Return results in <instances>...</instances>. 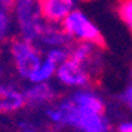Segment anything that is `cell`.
Segmentation results:
<instances>
[{
    "instance_id": "obj_1",
    "label": "cell",
    "mask_w": 132,
    "mask_h": 132,
    "mask_svg": "<svg viewBox=\"0 0 132 132\" xmlns=\"http://www.w3.org/2000/svg\"><path fill=\"white\" fill-rule=\"evenodd\" d=\"M12 16L20 38L36 44L39 34L47 23L41 16L39 0H15Z\"/></svg>"
},
{
    "instance_id": "obj_2",
    "label": "cell",
    "mask_w": 132,
    "mask_h": 132,
    "mask_svg": "<svg viewBox=\"0 0 132 132\" xmlns=\"http://www.w3.org/2000/svg\"><path fill=\"white\" fill-rule=\"evenodd\" d=\"M57 105L64 112L65 128L70 126L77 132H110V123L105 113L78 110L68 97L61 99L60 102H57Z\"/></svg>"
},
{
    "instance_id": "obj_3",
    "label": "cell",
    "mask_w": 132,
    "mask_h": 132,
    "mask_svg": "<svg viewBox=\"0 0 132 132\" xmlns=\"http://www.w3.org/2000/svg\"><path fill=\"white\" fill-rule=\"evenodd\" d=\"M61 28L71 39V42H94L103 45V36L99 26L81 9H74L62 20Z\"/></svg>"
},
{
    "instance_id": "obj_4",
    "label": "cell",
    "mask_w": 132,
    "mask_h": 132,
    "mask_svg": "<svg viewBox=\"0 0 132 132\" xmlns=\"http://www.w3.org/2000/svg\"><path fill=\"white\" fill-rule=\"evenodd\" d=\"M9 50H10V58L16 73L22 78L28 80L32 71L42 61L44 54L41 52V48L35 42H31L19 36L10 42Z\"/></svg>"
},
{
    "instance_id": "obj_5",
    "label": "cell",
    "mask_w": 132,
    "mask_h": 132,
    "mask_svg": "<svg viewBox=\"0 0 132 132\" xmlns=\"http://www.w3.org/2000/svg\"><path fill=\"white\" fill-rule=\"evenodd\" d=\"M103 45L94 42H71L70 58L80 62L93 77L103 68Z\"/></svg>"
},
{
    "instance_id": "obj_6",
    "label": "cell",
    "mask_w": 132,
    "mask_h": 132,
    "mask_svg": "<svg viewBox=\"0 0 132 132\" xmlns=\"http://www.w3.org/2000/svg\"><path fill=\"white\" fill-rule=\"evenodd\" d=\"M55 78L64 87H70V89L74 90L89 87L92 84V80H93V77L90 76L89 71L86 70L80 62H77L73 58L65 60L57 67Z\"/></svg>"
},
{
    "instance_id": "obj_7",
    "label": "cell",
    "mask_w": 132,
    "mask_h": 132,
    "mask_svg": "<svg viewBox=\"0 0 132 132\" xmlns=\"http://www.w3.org/2000/svg\"><path fill=\"white\" fill-rule=\"evenodd\" d=\"M78 0H39V10L42 19L48 23L61 25L62 20L77 9Z\"/></svg>"
},
{
    "instance_id": "obj_8",
    "label": "cell",
    "mask_w": 132,
    "mask_h": 132,
    "mask_svg": "<svg viewBox=\"0 0 132 132\" xmlns=\"http://www.w3.org/2000/svg\"><path fill=\"white\" fill-rule=\"evenodd\" d=\"M70 99L78 110H84V112H94V113H105L106 103L102 99L99 93H96L94 90L84 87V89H77L74 90L70 96H67Z\"/></svg>"
},
{
    "instance_id": "obj_9",
    "label": "cell",
    "mask_w": 132,
    "mask_h": 132,
    "mask_svg": "<svg viewBox=\"0 0 132 132\" xmlns=\"http://www.w3.org/2000/svg\"><path fill=\"white\" fill-rule=\"evenodd\" d=\"M23 96L26 106H50L57 99V90L50 83H31V86L23 90Z\"/></svg>"
},
{
    "instance_id": "obj_10",
    "label": "cell",
    "mask_w": 132,
    "mask_h": 132,
    "mask_svg": "<svg viewBox=\"0 0 132 132\" xmlns=\"http://www.w3.org/2000/svg\"><path fill=\"white\" fill-rule=\"evenodd\" d=\"M25 106L23 90L9 83H0V113H16Z\"/></svg>"
},
{
    "instance_id": "obj_11",
    "label": "cell",
    "mask_w": 132,
    "mask_h": 132,
    "mask_svg": "<svg viewBox=\"0 0 132 132\" xmlns=\"http://www.w3.org/2000/svg\"><path fill=\"white\" fill-rule=\"evenodd\" d=\"M36 45L39 48H52V47H68L71 45V39L67 36L61 25H52L45 23L44 29L41 31L36 41Z\"/></svg>"
},
{
    "instance_id": "obj_12",
    "label": "cell",
    "mask_w": 132,
    "mask_h": 132,
    "mask_svg": "<svg viewBox=\"0 0 132 132\" xmlns=\"http://www.w3.org/2000/svg\"><path fill=\"white\" fill-rule=\"evenodd\" d=\"M55 71H57V65L48 58L42 57V61L39 62V65L32 71L29 76L28 81L29 83H50L52 78L55 77Z\"/></svg>"
},
{
    "instance_id": "obj_13",
    "label": "cell",
    "mask_w": 132,
    "mask_h": 132,
    "mask_svg": "<svg viewBox=\"0 0 132 132\" xmlns=\"http://www.w3.org/2000/svg\"><path fill=\"white\" fill-rule=\"evenodd\" d=\"M45 58H48L50 61H52L55 65L58 67L61 62H64L65 60L70 58V45L68 47H52V48H47Z\"/></svg>"
},
{
    "instance_id": "obj_14",
    "label": "cell",
    "mask_w": 132,
    "mask_h": 132,
    "mask_svg": "<svg viewBox=\"0 0 132 132\" xmlns=\"http://www.w3.org/2000/svg\"><path fill=\"white\" fill-rule=\"evenodd\" d=\"M116 12L132 34V0H118Z\"/></svg>"
},
{
    "instance_id": "obj_15",
    "label": "cell",
    "mask_w": 132,
    "mask_h": 132,
    "mask_svg": "<svg viewBox=\"0 0 132 132\" xmlns=\"http://www.w3.org/2000/svg\"><path fill=\"white\" fill-rule=\"evenodd\" d=\"M13 23L15 22H13L12 10L0 6V39H6L10 35Z\"/></svg>"
},
{
    "instance_id": "obj_16",
    "label": "cell",
    "mask_w": 132,
    "mask_h": 132,
    "mask_svg": "<svg viewBox=\"0 0 132 132\" xmlns=\"http://www.w3.org/2000/svg\"><path fill=\"white\" fill-rule=\"evenodd\" d=\"M119 100L132 112V83L123 90V92H122V93H120Z\"/></svg>"
},
{
    "instance_id": "obj_17",
    "label": "cell",
    "mask_w": 132,
    "mask_h": 132,
    "mask_svg": "<svg viewBox=\"0 0 132 132\" xmlns=\"http://www.w3.org/2000/svg\"><path fill=\"white\" fill-rule=\"evenodd\" d=\"M118 132H132V120H123L118 125Z\"/></svg>"
},
{
    "instance_id": "obj_18",
    "label": "cell",
    "mask_w": 132,
    "mask_h": 132,
    "mask_svg": "<svg viewBox=\"0 0 132 132\" xmlns=\"http://www.w3.org/2000/svg\"><path fill=\"white\" fill-rule=\"evenodd\" d=\"M13 4H15V0H0V6H3L9 10H12Z\"/></svg>"
},
{
    "instance_id": "obj_19",
    "label": "cell",
    "mask_w": 132,
    "mask_h": 132,
    "mask_svg": "<svg viewBox=\"0 0 132 132\" xmlns=\"http://www.w3.org/2000/svg\"><path fill=\"white\" fill-rule=\"evenodd\" d=\"M2 77H3V67L0 65V80H2Z\"/></svg>"
},
{
    "instance_id": "obj_20",
    "label": "cell",
    "mask_w": 132,
    "mask_h": 132,
    "mask_svg": "<svg viewBox=\"0 0 132 132\" xmlns=\"http://www.w3.org/2000/svg\"><path fill=\"white\" fill-rule=\"evenodd\" d=\"M131 78H132V68H131Z\"/></svg>"
}]
</instances>
